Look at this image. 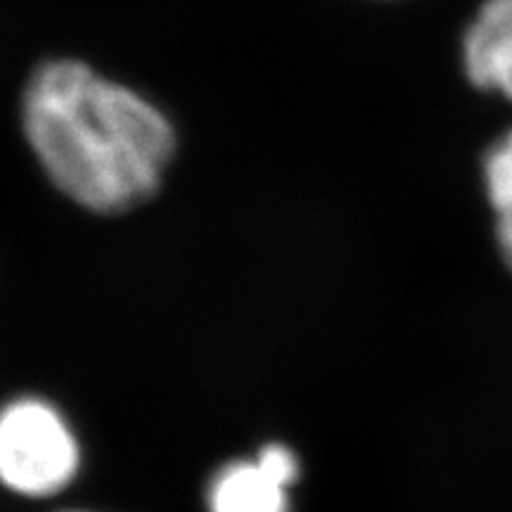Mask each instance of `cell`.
Wrapping results in <instances>:
<instances>
[{
    "label": "cell",
    "mask_w": 512,
    "mask_h": 512,
    "mask_svg": "<svg viewBox=\"0 0 512 512\" xmlns=\"http://www.w3.org/2000/svg\"><path fill=\"white\" fill-rule=\"evenodd\" d=\"M79 439L41 396H17L0 408V484L19 496L48 498L72 484Z\"/></svg>",
    "instance_id": "obj_2"
},
{
    "label": "cell",
    "mask_w": 512,
    "mask_h": 512,
    "mask_svg": "<svg viewBox=\"0 0 512 512\" xmlns=\"http://www.w3.org/2000/svg\"><path fill=\"white\" fill-rule=\"evenodd\" d=\"M484 183L491 207L496 211L498 245L512 271V131L486 155Z\"/></svg>",
    "instance_id": "obj_5"
},
{
    "label": "cell",
    "mask_w": 512,
    "mask_h": 512,
    "mask_svg": "<svg viewBox=\"0 0 512 512\" xmlns=\"http://www.w3.org/2000/svg\"><path fill=\"white\" fill-rule=\"evenodd\" d=\"M299 460L285 444H268L254 460H233L207 486L209 512H290V486Z\"/></svg>",
    "instance_id": "obj_3"
},
{
    "label": "cell",
    "mask_w": 512,
    "mask_h": 512,
    "mask_svg": "<svg viewBox=\"0 0 512 512\" xmlns=\"http://www.w3.org/2000/svg\"><path fill=\"white\" fill-rule=\"evenodd\" d=\"M60 512H91V510H60Z\"/></svg>",
    "instance_id": "obj_6"
},
{
    "label": "cell",
    "mask_w": 512,
    "mask_h": 512,
    "mask_svg": "<svg viewBox=\"0 0 512 512\" xmlns=\"http://www.w3.org/2000/svg\"><path fill=\"white\" fill-rule=\"evenodd\" d=\"M22 121L50 181L98 214L150 200L176 152L174 126L152 102L76 60L31 76Z\"/></svg>",
    "instance_id": "obj_1"
},
{
    "label": "cell",
    "mask_w": 512,
    "mask_h": 512,
    "mask_svg": "<svg viewBox=\"0 0 512 512\" xmlns=\"http://www.w3.org/2000/svg\"><path fill=\"white\" fill-rule=\"evenodd\" d=\"M463 60L475 86L512 100V0H486L465 34Z\"/></svg>",
    "instance_id": "obj_4"
}]
</instances>
